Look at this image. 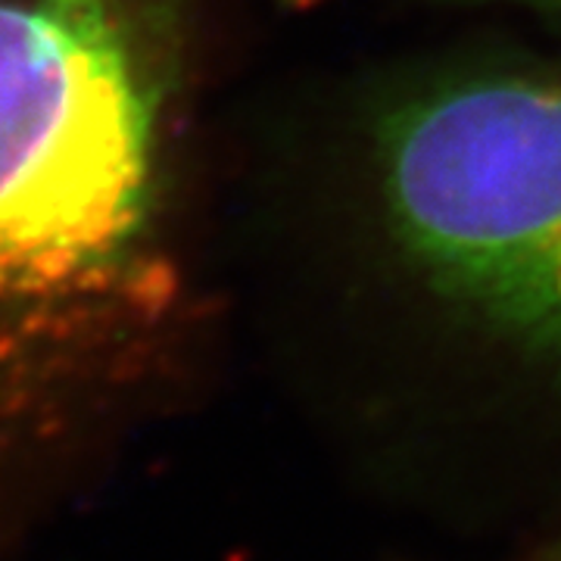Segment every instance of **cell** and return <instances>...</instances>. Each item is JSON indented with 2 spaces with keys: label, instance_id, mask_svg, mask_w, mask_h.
<instances>
[{
  "label": "cell",
  "instance_id": "obj_1",
  "mask_svg": "<svg viewBox=\"0 0 561 561\" xmlns=\"http://www.w3.org/2000/svg\"><path fill=\"white\" fill-rule=\"evenodd\" d=\"M179 0H0V561L91 496L153 409Z\"/></svg>",
  "mask_w": 561,
  "mask_h": 561
},
{
  "label": "cell",
  "instance_id": "obj_2",
  "mask_svg": "<svg viewBox=\"0 0 561 561\" xmlns=\"http://www.w3.org/2000/svg\"><path fill=\"white\" fill-rule=\"evenodd\" d=\"M381 181L424 272L561 362V76H478L409 101L383 125Z\"/></svg>",
  "mask_w": 561,
  "mask_h": 561
},
{
  "label": "cell",
  "instance_id": "obj_3",
  "mask_svg": "<svg viewBox=\"0 0 561 561\" xmlns=\"http://www.w3.org/2000/svg\"><path fill=\"white\" fill-rule=\"evenodd\" d=\"M540 561H561V540L556 542V546H552V549H549V552H546Z\"/></svg>",
  "mask_w": 561,
  "mask_h": 561
},
{
  "label": "cell",
  "instance_id": "obj_4",
  "mask_svg": "<svg viewBox=\"0 0 561 561\" xmlns=\"http://www.w3.org/2000/svg\"><path fill=\"white\" fill-rule=\"evenodd\" d=\"M540 3H549V7H559L561 10V0H540Z\"/></svg>",
  "mask_w": 561,
  "mask_h": 561
}]
</instances>
